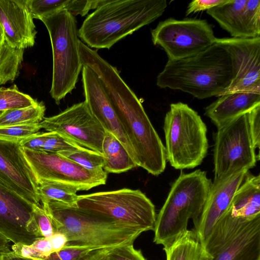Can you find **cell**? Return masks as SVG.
<instances>
[{
  "mask_svg": "<svg viewBox=\"0 0 260 260\" xmlns=\"http://www.w3.org/2000/svg\"><path fill=\"white\" fill-rule=\"evenodd\" d=\"M92 70L100 78L136 156L138 167L158 176L166 167L165 146L136 95L104 59Z\"/></svg>",
  "mask_w": 260,
  "mask_h": 260,
  "instance_id": "obj_1",
  "label": "cell"
},
{
  "mask_svg": "<svg viewBox=\"0 0 260 260\" xmlns=\"http://www.w3.org/2000/svg\"><path fill=\"white\" fill-rule=\"evenodd\" d=\"M233 70L228 54L215 43L191 56L168 60L158 75L161 88L179 90L198 99L218 97L229 87Z\"/></svg>",
  "mask_w": 260,
  "mask_h": 260,
  "instance_id": "obj_2",
  "label": "cell"
},
{
  "mask_svg": "<svg viewBox=\"0 0 260 260\" xmlns=\"http://www.w3.org/2000/svg\"><path fill=\"white\" fill-rule=\"evenodd\" d=\"M167 7L166 0H107L86 18L78 36L90 48L109 49L155 21Z\"/></svg>",
  "mask_w": 260,
  "mask_h": 260,
  "instance_id": "obj_3",
  "label": "cell"
},
{
  "mask_svg": "<svg viewBox=\"0 0 260 260\" xmlns=\"http://www.w3.org/2000/svg\"><path fill=\"white\" fill-rule=\"evenodd\" d=\"M54 232L63 233L65 247L111 248L133 244L143 232L75 206L53 201L41 202Z\"/></svg>",
  "mask_w": 260,
  "mask_h": 260,
  "instance_id": "obj_4",
  "label": "cell"
},
{
  "mask_svg": "<svg viewBox=\"0 0 260 260\" xmlns=\"http://www.w3.org/2000/svg\"><path fill=\"white\" fill-rule=\"evenodd\" d=\"M212 181L205 171H182L172 184L156 216L153 242L167 248L187 231L190 219L195 222L207 199Z\"/></svg>",
  "mask_w": 260,
  "mask_h": 260,
  "instance_id": "obj_5",
  "label": "cell"
},
{
  "mask_svg": "<svg viewBox=\"0 0 260 260\" xmlns=\"http://www.w3.org/2000/svg\"><path fill=\"white\" fill-rule=\"evenodd\" d=\"M167 160L177 170L200 165L208 149L207 128L198 113L187 104L170 105L164 119Z\"/></svg>",
  "mask_w": 260,
  "mask_h": 260,
  "instance_id": "obj_6",
  "label": "cell"
},
{
  "mask_svg": "<svg viewBox=\"0 0 260 260\" xmlns=\"http://www.w3.org/2000/svg\"><path fill=\"white\" fill-rule=\"evenodd\" d=\"M48 31L52 47L53 71L50 94L57 105L76 88L82 63L79 50L77 22L63 10L40 19Z\"/></svg>",
  "mask_w": 260,
  "mask_h": 260,
  "instance_id": "obj_7",
  "label": "cell"
},
{
  "mask_svg": "<svg viewBox=\"0 0 260 260\" xmlns=\"http://www.w3.org/2000/svg\"><path fill=\"white\" fill-rule=\"evenodd\" d=\"M76 205L142 232L154 229L155 206L139 189L124 188L80 195Z\"/></svg>",
  "mask_w": 260,
  "mask_h": 260,
  "instance_id": "obj_8",
  "label": "cell"
},
{
  "mask_svg": "<svg viewBox=\"0 0 260 260\" xmlns=\"http://www.w3.org/2000/svg\"><path fill=\"white\" fill-rule=\"evenodd\" d=\"M213 150L214 180L255 166V152L249 127L247 112L217 128Z\"/></svg>",
  "mask_w": 260,
  "mask_h": 260,
  "instance_id": "obj_9",
  "label": "cell"
},
{
  "mask_svg": "<svg viewBox=\"0 0 260 260\" xmlns=\"http://www.w3.org/2000/svg\"><path fill=\"white\" fill-rule=\"evenodd\" d=\"M154 45L161 47L168 60L175 61L196 55L215 43L213 28L206 20L169 18L151 30Z\"/></svg>",
  "mask_w": 260,
  "mask_h": 260,
  "instance_id": "obj_10",
  "label": "cell"
},
{
  "mask_svg": "<svg viewBox=\"0 0 260 260\" xmlns=\"http://www.w3.org/2000/svg\"><path fill=\"white\" fill-rule=\"evenodd\" d=\"M22 149L38 185L55 182L80 191L106 184L107 173L104 169L90 171L57 153Z\"/></svg>",
  "mask_w": 260,
  "mask_h": 260,
  "instance_id": "obj_11",
  "label": "cell"
},
{
  "mask_svg": "<svg viewBox=\"0 0 260 260\" xmlns=\"http://www.w3.org/2000/svg\"><path fill=\"white\" fill-rule=\"evenodd\" d=\"M39 125L48 132L57 133L83 147L102 153L106 131L85 101L74 104L57 115L44 118Z\"/></svg>",
  "mask_w": 260,
  "mask_h": 260,
  "instance_id": "obj_12",
  "label": "cell"
},
{
  "mask_svg": "<svg viewBox=\"0 0 260 260\" xmlns=\"http://www.w3.org/2000/svg\"><path fill=\"white\" fill-rule=\"evenodd\" d=\"M215 44L228 54L233 70L232 81L223 94L260 93V37L217 38Z\"/></svg>",
  "mask_w": 260,
  "mask_h": 260,
  "instance_id": "obj_13",
  "label": "cell"
},
{
  "mask_svg": "<svg viewBox=\"0 0 260 260\" xmlns=\"http://www.w3.org/2000/svg\"><path fill=\"white\" fill-rule=\"evenodd\" d=\"M31 204L0 180V234L13 243L31 244L42 238Z\"/></svg>",
  "mask_w": 260,
  "mask_h": 260,
  "instance_id": "obj_14",
  "label": "cell"
},
{
  "mask_svg": "<svg viewBox=\"0 0 260 260\" xmlns=\"http://www.w3.org/2000/svg\"><path fill=\"white\" fill-rule=\"evenodd\" d=\"M0 180L31 204H40L37 180L19 144L0 140Z\"/></svg>",
  "mask_w": 260,
  "mask_h": 260,
  "instance_id": "obj_15",
  "label": "cell"
},
{
  "mask_svg": "<svg viewBox=\"0 0 260 260\" xmlns=\"http://www.w3.org/2000/svg\"><path fill=\"white\" fill-rule=\"evenodd\" d=\"M249 170L244 169L212 182L209 194L192 229L204 245L218 220L228 209Z\"/></svg>",
  "mask_w": 260,
  "mask_h": 260,
  "instance_id": "obj_16",
  "label": "cell"
},
{
  "mask_svg": "<svg viewBox=\"0 0 260 260\" xmlns=\"http://www.w3.org/2000/svg\"><path fill=\"white\" fill-rule=\"evenodd\" d=\"M235 38L260 37V1L226 0L207 11Z\"/></svg>",
  "mask_w": 260,
  "mask_h": 260,
  "instance_id": "obj_17",
  "label": "cell"
},
{
  "mask_svg": "<svg viewBox=\"0 0 260 260\" xmlns=\"http://www.w3.org/2000/svg\"><path fill=\"white\" fill-rule=\"evenodd\" d=\"M82 81L85 101L92 114L106 131L112 134L122 143L138 166L133 149L100 78L95 72L87 65L82 66Z\"/></svg>",
  "mask_w": 260,
  "mask_h": 260,
  "instance_id": "obj_18",
  "label": "cell"
},
{
  "mask_svg": "<svg viewBox=\"0 0 260 260\" xmlns=\"http://www.w3.org/2000/svg\"><path fill=\"white\" fill-rule=\"evenodd\" d=\"M260 216V175L247 173L227 210L216 225L223 233L233 234Z\"/></svg>",
  "mask_w": 260,
  "mask_h": 260,
  "instance_id": "obj_19",
  "label": "cell"
},
{
  "mask_svg": "<svg viewBox=\"0 0 260 260\" xmlns=\"http://www.w3.org/2000/svg\"><path fill=\"white\" fill-rule=\"evenodd\" d=\"M33 20L27 0H0V24L10 47L24 50L34 45L37 31Z\"/></svg>",
  "mask_w": 260,
  "mask_h": 260,
  "instance_id": "obj_20",
  "label": "cell"
},
{
  "mask_svg": "<svg viewBox=\"0 0 260 260\" xmlns=\"http://www.w3.org/2000/svg\"><path fill=\"white\" fill-rule=\"evenodd\" d=\"M260 105V93L232 92L223 94L205 108L204 115L219 128Z\"/></svg>",
  "mask_w": 260,
  "mask_h": 260,
  "instance_id": "obj_21",
  "label": "cell"
},
{
  "mask_svg": "<svg viewBox=\"0 0 260 260\" xmlns=\"http://www.w3.org/2000/svg\"><path fill=\"white\" fill-rule=\"evenodd\" d=\"M211 260H260V216L240 230Z\"/></svg>",
  "mask_w": 260,
  "mask_h": 260,
  "instance_id": "obj_22",
  "label": "cell"
},
{
  "mask_svg": "<svg viewBox=\"0 0 260 260\" xmlns=\"http://www.w3.org/2000/svg\"><path fill=\"white\" fill-rule=\"evenodd\" d=\"M102 154L104 160L103 169L107 173L119 174L138 167L122 143L107 131Z\"/></svg>",
  "mask_w": 260,
  "mask_h": 260,
  "instance_id": "obj_23",
  "label": "cell"
},
{
  "mask_svg": "<svg viewBox=\"0 0 260 260\" xmlns=\"http://www.w3.org/2000/svg\"><path fill=\"white\" fill-rule=\"evenodd\" d=\"M166 260H211L193 230H188L167 248L164 249Z\"/></svg>",
  "mask_w": 260,
  "mask_h": 260,
  "instance_id": "obj_24",
  "label": "cell"
},
{
  "mask_svg": "<svg viewBox=\"0 0 260 260\" xmlns=\"http://www.w3.org/2000/svg\"><path fill=\"white\" fill-rule=\"evenodd\" d=\"M45 110L43 103L37 102L27 107L3 111L0 115V127L39 123L44 118Z\"/></svg>",
  "mask_w": 260,
  "mask_h": 260,
  "instance_id": "obj_25",
  "label": "cell"
},
{
  "mask_svg": "<svg viewBox=\"0 0 260 260\" xmlns=\"http://www.w3.org/2000/svg\"><path fill=\"white\" fill-rule=\"evenodd\" d=\"M24 50L9 46L5 42L0 48V85L13 82L18 76Z\"/></svg>",
  "mask_w": 260,
  "mask_h": 260,
  "instance_id": "obj_26",
  "label": "cell"
},
{
  "mask_svg": "<svg viewBox=\"0 0 260 260\" xmlns=\"http://www.w3.org/2000/svg\"><path fill=\"white\" fill-rule=\"evenodd\" d=\"M40 201H53L69 206H75L78 199L77 190L58 182L44 181L38 184Z\"/></svg>",
  "mask_w": 260,
  "mask_h": 260,
  "instance_id": "obj_27",
  "label": "cell"
},
{
  "mask_svg": "<svg viewBox=\"0 0 260 260\" xmlns=\"http://www.w3.org/2000/svg\"><path fill=\"white\" fill-rule=\"evenodd\" d=\"M57 154L77 163L90 171L103 169L104 164L102 154L81 147L72 151H61Z\"/></svg>",
  "mask_w": 260,
  "mask_h": 260,
  "instance_id": "obj_28",
  "label": "cell"
},
{
  "mask_svg": "<svg viewBox=\"0 0 260 260\" xmlns=\"http://www.w3.org/2000/svg\"><path fill=\"white\" fill-rule=\"evenodd\" d=\"M37 102L30 95L20 92L16 85L0 88V111L27 107Z\"/></svg>",
  "mask_w": 260,
  "mask_h": 260,
  "instance_id": "obj_29",
  "label": "cell"
},
{
  "mask_svg": "<svg viewBox=\"0 0 260 260\" xmlns=\"http://www.w3.org/2000/svg\"><path fill=\"white\" fill-rule=\"evenodd\" d=\"M70 0H27L33 19H40L63 10H68Z\"/></svg>",
  "mask_w": 260,
  "mask_h": 260,
  "instance_id": "obj_30",
  "label": "cell"
},
{
  "mask_svg": "<svg viewBox=\"0 0 260 260\" xmlns=\"http://www.w3.org/2000/svg\"><path fill=\"white\" fill-rule=\"evenodd\" d=\"M40 129L39 123L0 127V140L20 144Z\"/></svg>",
  "mask_w": 260,
  "mask_h": 260,
  "instance_id": "obj_31",
  "label": "cell"
},
{
  "mask_svg": "<svg viewBox=\"0 0 260 260\" xmlns=\"http://www.w3.org/2000/svg\"><path fill=\"white\" fill-rule=\"evenodd\" d=\"M81 147L57 133L51 132L45 142L42 151L57 153L63 151L75 150Z\"/></svg>",
  "mask_w": 260,
  "mask_h": 260,
  "instance_id": "obj_32",
  "label": "cell"
},
{
  "mask_svg": "<svg viewBox=\"0 0 260 260\" xmlns=\"http://www.w3.org/2000/svg\"><path fill=\"white\" fill-rule=\"evenodd\" d=\"M109 260H146L140 250L136 249L133 244H126L109 249Z\"/></svg>",
  "mask_w": 260,
  "mask_h": 260,
  "instance_id": "obj_33",
  "label": "cell"
},
{
  "mask_svg": "<svg viewBox=\"0 0 260 260\" xmlns=\"http://www.w3.org/2000/svg\"><path fill=\"white\" fill-rule=\"evenodd\" d=\"M97 249L81 247H64L52 253L44 260H82L92 251Z\"/></svg>",
  "mask_w": 260,
  "mask_h": 260,
  "instance_id": "obj_34",
  "label": "cell"
},
{
  "mask_svg": "<svg viewBox=\"0 0 260 260\" xmlns=\"http://www.w3.org/2000/svg\"><path fill=\"white\" fill-rule=\"evenodd\" d=\"M33 218L42 237L49 239L54 229L50 217L40 204L34 205Z\"/></svg>",
  "mask_w": 260,
  "mask_h": 260,
  "instance_id": "obj_35",
  "label": "cell"
},
{
  "mask_svg": "<svg viewBox=\"0 0 260 260\" xmlns=\"http://www.w3.org/2000/svg\"><path fill=\"white\" fill-rule=\"evenodd\" d=\"M249 127L252 141L255 149L260 146V105L247 112Z\"/></svg>",
  "mask_w": 260,
  "mask_h": 260,
  "instance_id": "obj_36",
  "label": "cell"
},
{
  "mask_svg": "<svg viewBox=\"0 0 260 260\" xmlns=\"http://www.w3.org/2000/svg\"><path fill=\"white\" fill-rule=\"evenodd\" d=\"M51 132L37 133L22 141L21 148L32 151H42L43 145Z\"/></svg>",
  "mask_w": 260,
  "mask_h": 260,
  "instance_id": "obj_37",
  "label": "cell"
},
{
  "mask_svg": "<svg viewBox=\"0 0 260 260\" xmlns=\"http://www.w3.org/2000/svg\"><path fill=\"white\" fill-rule=\"evenodd\" d=\"M226 0H194L190 2L187 6L186 15L201 11L208 10L224 3Z\"/></svg>",
  "mask_w": 260,
  "mask_h": 260,
  "instance_id": "obj_38",
  "label": "cell"
},
{
  "mask_svg": "<svg viewBox=\"0 0 260 260\" xmlns=\"http://www.w3.org/2000/svg\"><path fill=\"white\" fill-rule=\"evenodd\" d=\"M31 245L38 253L40 260H44L53 253L52 246L48 239L38 238Z\"/></svg>",
  "mask_w": 260,
  "mask_h": 260,
  "instance_id": "obj_39",
  "label": "cell"
},
{
  "mask_svg": "<svg viewBox=\"0 0 260 260\" xmlns=\"http://www.w3.org/2000/svg\"><path fill=\"white\" fill-rule=\"evenodd\" d=\"M11 251L17 255L40 260L39 256L31 244L28 245L21 243L13 244L11 246Z\"/></svg>",
  "mask_w": 260,
  "mask_h": 260,
  "instance_id": "obj_40",
  "label": "cell"
},
{
  "mask_svg": "<svg viewBox=\"0 0 260 260\" xmlns=\"http://www.w3.org/2000/svg\"><path fill=\"white\" fill-rule=\"evenodd\" d=\"M52 246L53 252H58L62 249L67 243V238L62 233L54 232L52 236L48 239Z\"/></svg>",
  "mask_w": 260,
  "mask_h": 260,
  "instance_id": "obj_41",
  "label": "cell"
},
{
  "mask_svg": "<svg viewBox=\"0 0 260 260\" xmlns=\"http://www.w3.org/2000/svg\"><path fill=\"white\" fill-rule=\"evenodd\" d=\"M110 248L94 250L82 260H109L108 252Z\"/></svg>",
  "mask_w": 260,
  "mask_h": 260,
  "instance_id": "obj_42",
  "label": "cell"
},
{
  "mask_svg": "<svg viewBox=\"0 0 260 260\" xmlns=\"http://www.w3.org/2000/svg\"><path fill=\"white\" fill-rule=\"evenodd\" d=\"M1 260H38L36 259L23 257L15 254L11 250L1 255Z\"/></svg>",
  "mask_w": 260,
  "mask_h": 260,
  "instance_id": "obj_43",
  "label": "cell"
},
{
  "mask_svg": "<svg viewBox=\"0 0 260 260\" xmlns=\"http://www.w3.org/2000/svg\"><path fill=\"white\" fill-rule=\"evenodd\" d=\"M10 241L0 234V255L11 251Z\"/></svg>",
  "mask_w": 260,
  "mask_h": 260,
  "instance_id": "obj_44",
  "label": "cell"
},
{
  "mask_svg": "<svg viewBox=\"0 0 260 260\" xmlns=\"http://www.w3.org/2000/svg\"><path fill=\"white\" fill-rule=\"evenodd\" d=\"M5 42L4 33L3 28L0 24V48L4 45Z\"/></svg>",
  "mask_w": 260,
  "mask_h": 260,
  "instance_id": "obj_45",
  "label": "cell"
},
{
  "mask_svg": "<svg viewBox=\"0 0 260 260\" xmlns=\"http://www.w3.org/2000/svg\"><path fill=\"white\" fill-rule=\"evenodd\" d=\"M3 111H0V115L2 113Z\"/></svg>",
  "mask_w": 260,
  "mask_h": 260,
  "instance_id": "obj_46",
  "label": "cell"
},
{
  "mask_svg": "<svg viewBox=\"0 0 260 260\" xmlns=\"http://www.w3.org/2000/svg\"><path fill=\"white\" fill-rule=\"evenodd\" d=\"M0 260H1V255H0Z\"/></svg>",
  "mask_w": 260,
  "mask_h": 260,
  "instance_id": "obj_47",
  "label": "cell"
}]
</instances>
